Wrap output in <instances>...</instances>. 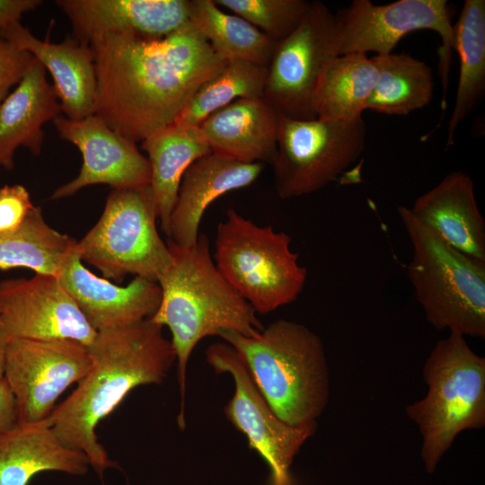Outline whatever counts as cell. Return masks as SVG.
<instances>
[{
    "mask_svg": "<svg viewBox=\"0 0 485 485\" xmlns=\"http://www.w3.org/2000/svg\"><path fill=\"white\" fill-rule=\"evenodd\" d=\"M61 112L46 69L33 57L16 88L0 104V167L13 168L15 150L22 146L33 155L41 153L42 126Z\"/></svg>",
    "mask_w": 485,
    "mask_h": 485,
    "instance_id": "7402d4cb",
    "label": "cell"
},
{
    "mask_svg": "<svg viewBox=\"0 0 485 485\" xmlns=\"http://www.w3.org/2000/svg\"><path fill=\"white\" fill-rule=\"evenodd\" d=\"M366 125L351 119H295L280 116L272 163L282 199L316 192L337 180L362 154Z\"/></svg>",
    "mask_w": 485,
    "mask_h": 485,
    "instance_id": "9c48e42d",
    "label": "cell"
},
{
    "mask_svg": "<svg viewBox=\"0 0 485 485\" xmlns=\"http://www.w3.org/2000/svg\"><path fill=\"white\" fill-rule=\"evenodd\" d=\"M268 67L228 61L194 93L172 124L198 127L207 118L238 99L263 98Z\"/></svg>",
    "mask_w": 485,
    "mask_h": 485,
    "instance_id": "f546056e",
    "label": "cell"
},
{
    "mask_svg": "<svg viewBox=\"0 0 485 485\" xmlns=\"http://www.w3.org/2000/svg\"><path fill=\"white\" fill-rule=\"evenodd\" d=\"M53 123L59 136L75 145L82 154L78 175L57 188L53 199L70 197L81 189L107 184L113 190L133 189L150 184V163L135 142L110 128L95 114L82 119L58 115Z\"/></svg>",
    "mask_w": 485,
    "mask_h": 485,
    "instance_id": "9a60e30c",
    "label": "cell"
},
{
    "mask_svg": "<svg viewBox=\"0 0 485 485\" xmlns=\"http://www.w3.org/2000/svg\"><path fill=\"white\" fill-rule=\"evenodd\" d=\"M377 78V65L366 54L333 57L323 68L313 93L316 118L336 120L361 117Z\"/></svg>",
    "mask_w": 485,
    "mask_h": 485,
    "instance_id": "d4e9b609",
    "label": "cell"
},
{
    "mask_svg": "<svg viewBox=\"0 0 485 485\" xmlns=\"http://www.w3.org/2000/svg\"><path fill=\"white\" fill-rule=\"evenodd\" d=\"M219 336L242 357L278 418L292 426L316 422L330 396L324 346L317 334L278 319L254 337L233 331Z\"/></svg>",
    "mask_w": 485,
    "mask_h": 485,
    "instance_id": "277c9868",
    "label": "cell"
},
{
    "mask_svg": "<svg viewBox=\"0 0 485 485\" xmlns=\"http://www.w3.org/2000/svg\"><path fill=\"white\" fill-rule=\"evenodd\" d=\"M27 189L21 184L0 188V233L20 226L34 208Z\"/></svg>",
    "mask_w": 485,
    "mask_h": 485,
    "instance_id": "d6a6232c",
    "label": "cell"
},
{
    "mask_svg": "<svg viewBox=\"0 0 485 485\" xmlns=\"http://www.w3.org/2000/svg\"><path fill=\"white\" fill-rule=\"evenodd\" d=\"M290 243L287 234L229 208L216 228L215 264L256 313L268 314L295 301L306 282Z\"/></svg>",
    "mask_w": 485,
    "mask_h": 485,
    "instance_id": "52a82bcc",
    "label": "cell"
},
{
    "mask_svg": "<svg viewBox=\"0 0 485 485\" xmlns=\"http://www.w3.org/2000/svg\"><path fill=\"white\" fill-rule=\"evenodd\" d=\"M167 245L172 261L157 279L161 302L150 319L167 326L172 333L181 394L178 425L184 428L186 371L196 345L224 331L254 337L264 327L251 304L217 269L205 234H199L198 242L189 247L170 240Z\"/></svg>",
    "mask_w": 485,
    "mask_h": 485,
    "instance_id": "3957f363",
    "label": "cell"
},
{
    "mask_svg": "<svg viewBox=\"0 0 485 485\" xmlns=\"http://www.w3.org/2000/svg\"><path fill=\"white\" fill-rule=\"evenodd\" d=\"M91 366L87 347L77 341L9 338L4 378L16 401L19 424L47 419L58 397Z\"/></svg>",
    "mask_w": 485,
    "mask_h": 485,
    "instance_id": "4fadbf2b",
    "label": "cell"
},
{
    "mask_svg": "<svg viewBox=\"0 0 485 485\" xmlns=\"http://www.w3.org/2000/svg\"><path fill=\"white\" fill-rule=\"evenodd\" d=\"M142 148L150 163L152 190L161 227L169 223L181 178L188 167L211 151L198 127L171 124L145 138Z\"/></svg>",
    "mask_w": 485,
    "mask_h": 485,
    "instance_id": "cb8c5ba5",
    "label": "cell"
},
{
    "mask_svg": "<svg viewBox=\"0 0 485 485\" xmlns=\"http://www.w3.org/2000/svg\"><path fill=\"white\" fill-rule=\"evenodd\" d=\"M422 376L428 392L405 411L419 429L420 455L433 473L458 434L485 426V357L464 336L450 331L430 351Z\"/></svg>",
    "mask_w": 485,
    "mask_h": 485,
    "instance_id": "5b68a950",
    "label": "cell"
},
{
    "mask_svg": "<svg viewBox=\"0 0 485 485\" xmlns=\"http://www.w3.org/2000/svg\"><path fill=\"white\" fill-rule=\"evenodd\" d=\"M207 364L216 374L227 373L234 383V393L225 406L227 419L248 440L270 469L271 485H293L289 468L305 441L316 431V422L289 425L276 416L256 386L239 353L227 342L210 345Z\"/></svg>",
    "mask_w": 485,
    "mask_h": 485,
    "instance_id": "7c38bea8",
    "label": "cell"
},
{
    "mask_svg": "<svg viewBox=\"0 0 485 485\" xmlns=\"http://www.w3.org/2000/svg\"><path fill=\"white\" fill-rule=\"evenodd\" d=\"M0 34L48 70L65 117L76 120L94 114L96 76L88 43L74 36L59 43L41 40L20 22L0 29Z\"/></svg>",
    "mask_w": 485,
    "mask_h": 485,
    "instance_id": "d6986e66",
    "label": "cell"
},
{
    "mask_svg": "<svg viewBox=\"0 0 485 485\" xmlns=\"http://www.w3.org/2000/svg\"><path fill=\"white\" fill-rule=\"evenodd\" d=\"M74 37L92 40L107 34L160 40L190 23V0H57Z\"/></svg>",
    "mask_w": 485,
    "mask_h": 485,
    "instance_id": "2e32d148",
    "label": "cell"
},
{
    "mask_svg": "<svg viewBox=\"0 0 485 485\" xmlns=\"http://www.w3.org/2000/svg\"><path fill=\"white\" fill-rule=\"evenodd\" d=\"M378 78L366 110L387 115H407L427 106L433 98L431 68L407 53L372 57Z\"/></svg>",
    "mask_w": 485,
    "mask_h": 485,
    "instance_id": "f1b7e54d",
    "label": "cell"
},
{
    "mask_svg": "<svg viewBox=\"0 0 485 485\" xmlns=\"http://www.w3.org/2000/svg\"><path fill=\"white\" fill-rule=\"evenodd\" d=\"M398 214L412 245L407 267L414 295L435 329L485 337V265L442 241L409 207Z\"/></svg>",
    "mask_w": 485,
    "mask_h": 485,
    "instance_id": "8992f818",
    "label": "cell"
},
{
    "mask_svg": "<svg viewBox=\"0 0 485 485\" xmlns=\"http://www.w3.org/2000/svg\"><path fill=\"white\" fill-rule=\"evenodd\" d=\"M335 14L339 36V56L375 52L391 54L405 35L430 30L439 34V74L445 96L454 49V24L445 0H398L375 4L369 0H354Z\"/></svg>",
    "mask_w": 485,
    "mask_h": 485,
    "instance_id": "8fae6325",
    "label": "cell"
},
{
    "mask_svg": "<svg viewBox=\"0 0 485 485\" xmlns=\"http://www.w3.org/2000/svg\"><path fill=\"white\" fill-rule=\"evenodd\" d=\"M264 32L275 42L289 35L307 13L305 0H214Z\"/></svg>",
    "mask_w": 485,
    "mask_h": 485,
    "instance_id": "4dcf8cb0",
    "label": "cell"
},
{
    "mask_svg": "<svg viewBox=\"0 0 485 485\" xmlns=\"http://www.w3.org/2000/svg\"><path fill=\"white\" fill-rule=\"evenodd\" d=\"M8 340L9 336L0 323V380L4 378Z\"/></svg>",
    "mask_w": 485,
    "mask_h": 485,
    "instance_id": "d590c367",
    "label": "cell"
},
{
    "mask_svg": "<svg viewBox=\"0 0 485 485\" xmlns=\"http://www.w3.org/2000/svg\"><path fill=\"white\" fill-rule=\"evenodd\" d=\"M127 485H129V484H127Z\"/></svg>",
    "mask_w": 485,
    "mask_h": 485,
    "instance_id": "8d00e7d4",
    "label": "cell"
},
{
    "mask_svg": "<svg viewBox=\"0 0 485 485\" xmlns=\"http://www.w3.org/2000/svg\"><path fill=\"white\" fill-rule=\"evenodd\" d=\"M263 169L261 163H242L213 152L198 158L185 171L169 223V240L182 247L194 245L208 206L222 195L252 184Z\"/></svg>",
    "mask_w": 485,
    "mask_h": 485,
    "instance_id": "ac0fdd59",
    "label": "cell"
},
{
    "mask_svg": "<svg viewBox=\"0 0 485 485\" xmlns=\"http://www.w3.org/2000/svg\"><path fill=\"white\" fill-rule=\"evenodd\" d=\"M48 418L18 424L0 436V485H28L34 475L44 471L87 473L91 467L87 456L64 445Z\"/></svg>",
    "mask_w": 485,
    "mask_h": 485,
    "instance_id": "603a6c76",
    "label": "cell"
},
{
    "mask_svg": "<svg viewBox=\"0 0 485 485\" xmlns=\"http://www.w3.org/2000/svg\"><path fill=\"white\" fill-rule=\"evenodd\" d=\"M33 57L0 34V104L12 86L18 84Z\"/></svg>",
    "mask_w": 485,
    "mask_h": 485,
    "instance_id": "1f68e13d",
    "label": "cell"
},
{
    "mask_svg": "<svg viewBox=\"0 0 485 485\" xmlns=\"http://www.w3.org/2000/svg\"><path fill=\"white\" fill-rule=\"evenodd\" d=\"M162 328L148 318L97 331L87 347L90 370L48 418L61 443L87 456L102 485L105 472L117 464L99 443L95 428L131 390L165 379L176 357Z\"/></svg>",
    "mask_w": 485,
    "mask_h": 485,
    "instance_id": "7a4b0ae2",
    "label": "cell"
},
{
    "mask_svg": "<svg viewBox=\"0 0 485 485\" xmlns=\"http://www.w3.org/2000/svg\"><path fill=\"white\" fill-rule=\"evenodd\" d=\"M77 241L53 229L34 207L17 228L0 233V269L22 267L57 277Z\"/></svg>",
    "mask_w": 485,
    "mask_h": 485,
    "instance_id": "83f0119b",
    "label": "cell"
},
{
    "mask_svg": "<svg viewBox=\"0 0 485 485\" xmlns=\"http://www.w3.org/2000/svg\"><path fill=\"white\" fill-rule=\"evenodd\" d=\"M89 45L94 114L135 143L172 124L197 90L227 63L191 23L160 40L107 34Z\"/></svg>",
    "mask_w": 485,
    "mask_h": 485,
    "instance_id": "6da1fadb",
    "label": "cell"
},
{
    "mask_svg": "<svg viewBox=\"0 0 485 485\" xmlns=\"http://www.w3.org/2000/svg\"><path fill=\"white\" fill-rule=\"evenodd\" d=\"M339 56L335 14L320 1L311 5L297 27L276 43L263 98L284 117L313 119V96L325 66Z\"/></svg>",
    "mask_w": 485,
    "mask_h": 485,
    "instance_id": "30bf717a",
    "label": "cell"
},
{
    "mask_svg": "<svg viewBox=\"0 0 485 485\" xmlns=\"http://www.w3.org/2000/svg\"><path fill=\"white\" fill-rule=\"evenodd\" d=\"M19 424L16 401L5 378L0 380V436Z\"/></svg>",
    "mask_w": 485,
    "mask_h": 485,
    "instance_id": "836d02e7",
    "label": "cell"
},
{
    "mask_svg": "<svg viewBox=\"0 0 485 485\" xmlns=\"http://www.w3.org/2000/svg\"><path fill=\"white\" fill-rule=\"evenodd\" d=\"M157 217L150 185L113 190L98 222L76 242L77 253L108 280L135 275L157 281L172 261Z\"/></svg>",
    "mask_w": 485,
    "mask_h": 485,
    "instance_id": "ba28073f",
    "label": "cell"
},
{
    "mask_svg": "<svg viewBox=\"0 0 485 485\" xmlns=\"http://www.w3.org/2000/svg\"><path fill=\"white\" fill-rule=\"evenodd\" d=\"M40 0H0V29L19 22L23 13L41 4Z\"/></svg>",
    "mask_w": 485,
    "mask_h": 485,
    "instance_id": "e575fe53",
    "label": "cell"
},
{
    "mask_svg": "<svg viewBox=\"0 0 485 485\" xmlns=\"http://www.w3.org/2000/svg\"><path fill=\"white\" fill-rule=\"evenodd\" d=\"M410 210L446 244L485 265V221L467 173L447 174L419 196Z\"/></svg>",
    "mask_w": 485,
    "mask_h": 485,
    "instance_id": "ffe728a7",
    "label": "cell"
},
{
    "mask_svg": "<svg viewBox=\"0 0 485 485\" xmlns=\"http://www.w3.org/2000/svg\"><path fill=\"white\" fill-rule=\"evenodd\" d=\"M0 323L9 338L89 347L97 335L57 277L46 274L0 282Z\"/></svg>",
    "mask_w": 485,
    "mask_h": 485,
    "instance_id": "5bb4252c",
    "label": "cell"
},
{
    "mask_svg": "<svg viewBox=\"0 0 485 485\" xmlns=\"http://www.w3.org/2000/svg\"><path fill=\"white\" fill-rule=\"evenodd\" d=\"M190 21L225 61L268 67L277 42L243 18L223 11L214 0H190Z\"/></svg>",
    "mask_w": 485,
    "mask_h": 485,
    "instance_id": "4316f807",
    "label": "cell"
},
{
    "mask_svg": "<svg viewBox=\"0 0 485 485\" xmlns=\"http://www.w3.org/2000/svg\"><path fill=\"white\" fill-rule=\"evenodd\" d=\"M454 49L460 59L459 80L446 146L454 144V133L485 92V1L465 0L454 24Z\"/></svg>",
    "mask_w": 485,
    "mask_h": 485,
    "instance_id": "484cf974",
    "label": "cell"
},
{
    "mask_svg": "<svg viewBox=\"0 0 485 485\" xmlns=\"http://www.w3.org/2000/svg\"><path fill=\"white\" fill-rule=\"evenodd\" d=\"M280 116L264 98L238 99L198 128L213 153L242 163L272 164Z\"/></svg>",
    "mask_w": 485,
    "mask_h": 485,
    "instance_id": "44dd1931",
    "label": "cell"
},
{
    "mask_svg": "<svg viewBox=\"0 0 485 485\" xmlns=\"http://www.w3.org/2000/svg\"><path fill=\"white\" fill-rule=\"evenodd\" d=\"M57 278L96 331L151 318L161 302L157 281L135 277L126 287L115 285L85 268L76 246L64 261Z\"/></svg>",
    "mask_w": 485,
    "mask_h": 485,
    "instance_id": "e0dca14e",
    "label": "cell"
}]
</instances>
